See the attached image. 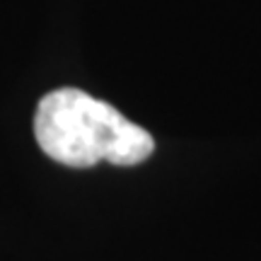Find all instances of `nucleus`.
Masks as SVG:
<instances>
[{
  "label": "nucleus",
  "instance_id": "1",
  "mask_svg": "<svg viewBox=\"0 0 261 261\" xmlns=\"http://www.w3.org/2000/svg\"><path fill=\"white\" fill-rule=\"evenodd\" d=\"M34 138L51 160L77 169L99 162L133 167L155 152V138L143 126L77 87H61L39 99Z\"/></svg>",
  "mask_w": 261,
  "mask_h": 261
}]
</instances>
